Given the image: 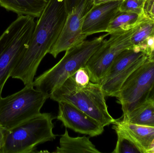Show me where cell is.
I'll list each match as a JSON object with an SVG mask.
<instances>
[{
    "label": "cell",
    "instance_id": "obj_1",
    "mask_svg": "<svg viewBox=\"0 0 154 153\" xmlns=\"http://www.w3.org/2000/svg\"><path fill=\"white\" fill-rule=\"evenodd\" d=\"M67 0H48L36 23L29 46L11 77L32 84L41 62L57 40L68 14Z\"/></svg>",
    "mask_w": 154,
    "mask_h": 153
},
{
    "label": "cell",
    "instance_id": "obj_2",
    "mask_svg": "<svg viewBox=\"0 0 154 153\" xmlns=\"http://www.w3.org/2000/svg\"><path fill=\"white\" fill-rule=\"evenodd\" d=\"M49 98L58 102L70 103L104 127L113 125L116 120L109 112L106 96L99 84L90 82L86 86H79L71 76L53 90Z\"/></svg>",
    "mask_w": 154,
    "mask_h": 153
},
{
    "label": "cell",
    "instance_id": "obj_3",
    "mask_svg": "<svg viewBox=\"0 0 154 153\" xmlns=\"http://www.w3.org/2000/svg\"><path fill=\"white\" fill-rule=\"evenodd\" d=\"M108 36L106 33L69 49L58 63L34 80L33 87L50 95L68 78L74 75L78 69L86 66L88 60Z\"/></svg>",
    "mask_w": 154,
    "mask_h": 153
},
{
    "label": "cell",
    "instance_id": "obj_4",
    "mask_svg": "<svg viewBox=\"0 0 154 153\" xmlns=\"http://www.w3.org/2000/svg\"><path fill=\"white\" fill-rule=\"evenodd\" d=\"M29 15H18L0 37V99L7 80L29 46L36 22Z\"/></svg>",
    "mask_w": 154,
    "mask_h": 153
},
{
    "label": "cell",
    "instance_id": "obj_5",
    "mask_svg": "<svg viewBox=\"0 0 154 153\" xmlns=\"http://www.w3.org/2000/svg\"><path fill=\"white\" fill-rule=\"evenodd\" d=\"M54 119L51 113H41L7 129L2 153L33 152L39 145L56 139Z\"/></svg>",
    "mask_w": 154,
    "mask_h": 153
},
{
    "label": "cell",
    "instance_id": "obj_6",
    "mask_svg": "<svg viewBox=\"0 0 154 153\" xmlns=\"http://www.w3.org/2000/svg\"><path fill=\"white\" fill-rule=\"evenodd\" d=\"M49 94L25 85L21 90L0 99V125L11 129L39 115Z\"/></svg>",
    "mask_w": 154,
    "mask_h": 153
},
{
    "label": "cell",
    "instance_id": "obj_7",
    "mask_svg": "<svg viewBox=\"0 0 154 153\" xmlns=\"http://www.w3.org/2000/svg\"><path fill=\"white\" fill-rule=\"evenodd\" d=\"M137 25L129 30L110 34L109 39L105 40L91 57L86 66L91 82L100 84L116 57L124 50L134 47L131 38Z\"/></svg>",
    "mask_w": 154,
    "mask_h": 153
},
{
    "label": "cell",
    "instance_id": "obj_8",
    "mask_svg": "<svg viewBox=\"0 0 154 153\" xmlns=\"http://www.w3.org/2000/svg\"><path fill=\"white\" fill-rule=\"evenodd\" d=\"M154 85V61L147 59L126 80L116 98L123 111V119L148 99Z\"/></svg>",
    "mask_w": 154,
    "mask_h": 153
},
{
    "label": "cell",
    "instance_id": "obj_9",
    "mask_svg": "<svg viewBox=\"0 0 154 153\" xmlns=\"http://www.w3.org/2000/svg\"><path fill=\"white\" fill-rule=\"evenodd\" d=\"M93 6V0H81L69 12L61 33L49 54L57 58L61 52L86 40L88 37L82 33V26L87 14Z\"/></svg>",
    "mask_w": 154,
    "mask_h": 153
},
{
    "label": "cell",
    "instance_id": "obj_10",
    "mask_svg": "<svg viewBox=\"0 0 154 153\" xmlns=\"http://www.w3.org/2000/svg\"><path fill=\"white\" fill-rule=\"evenodd\" d=\"M57 118L66 128L91 137L103 134L104 127L97 120L70 103L59 102Z\"/></svg>",
    "mask_w": 154,
    "mask_h": 153
},
{
    "label": "cell",
    "instance_id": "obj_11",
    "mask_svg": "<svg viewBox=\"0 0 154 153\" xmlns=\"http://www.w3.org/2000/svg\"><path fill=\"white\" fill-rule=\"evenodd\" d=\"M123 1H114L94 5L83 22L82 33L87 37L106 32L109 23L119 11Z\"/></svg>",
    "mask_w": 154,
    "mask_h": 153
},
{
    "label": "cell",
    "instance_id": "obj_12",
    "mask_svg": "<svg viewBox=\"0 0 154 153\" xmlns=\"http://www.w3.org/2000/svg\"><path fill=\"white\" fill-rule=\"evenodd\" d=\"M113 129L126 137L141 153H147L154 139V127L133 124L117 119L113 124Z\"/></svg>",
    "mask_w": 154,
    "mask_h": 153
},
{
    "label": "cell",
    "instance_id": "obj_13",
    "mask_svg": "<svg viewBox=\"0 0 154 153\" xmlns=\"http://www.w3.org/2000/svg\"><path fill=\"white\" fill-rule=\"evenodd\" d=\"M146 54L142 56L131 65L113 75L104 79L100 84L106 97H116L128 77L148 59Z\"/></svg>",
    "mask_w": 154,
    "mask_h": 153
},
{
    "label": "cell",
    "instance_id": "obj_14",
    "mask_svg": "<svg viewBox=\"0 0 154 153\" xmlns=\"http://www.w3.org/2000/svg\"><path fill=\"white\" fill-rule=\"evenodd\" d=\"M48 0H0V5L18 15L40 16Z\"/></svg>",
    "mask_w": 154,
    "mask_h": 153
},
{
    "label": "cell",
    "instance_id": "obj_15",
    "mask_svg": "<svg viewBox=\"0 0 154 153\" xmlns=\"http://www.w3.org/2000/svg\"><path fill=\"white\" fill-rule=\"evenodd\" d=\"M56 153H93L100 152L86 136L71 137L67 129L60 139L59 146L57 147Z\"/></svg>",
    "mask_w": 154,
    "mask_h": 153
},
{
    "label": "cell",
    "instance_id": "obj_16",
    "mask_svg": "<svg viewBox=\"0 0 154 153\" xmlns=\"http://www.w3.org/2000/svg\"><path fill=\"white\" fill-rule=\"evenodd\" d=\"M144 54L138 46H134L132 48L124 50L116 57L103 80L110 78L123 71Z\"/></svg>",
    "mask_w": 154,
    "mask_h": 153
},
{
    "label": "cell",
    "instance_id": "obj_17",
    "mask_svg": "<svg viewBox=\"0 0 154 153\" xmlns=\"http://www.w3.org/2000/svg\"><path fill=\"white\" fill-rule=\"evenodd\" d=\"M122 120L133 124L154 127V101L147 99Z\"/></svg>",
    "mask_w": 154,
    "mask_h": 153
},
{
    "label": "cell",
    "instance_id": "obj_18",
    "mask_svg": "<svg viewBox=\"0 0 154 153\" xmlns=\"http://www.w3.org/2000/svg\"><path fill=\"white\" fill-rule=\"evenodd\" d=\"M145 18V16H140L132 13L119 11L109 23L106 33L109 35L116 31L134 28Z\"/></svg>",
    "mask_w": 154,
    "mask_h": 153
},
{
    "label": "cell",
    "instance_id": "obj_19",
    "mask_svg": "<svg viewBox=\"0 0 154 153\" xmlns=\"http://www.w3.org/2000/svg\"><path fill=\"white\" fill-rule=\"evenodd\" d=\"M154 35V22L145 17L132 34L131 43L134 46L139 47L147 38Z\"/></svg>",
    "mask_w": 154,
    "mask_h": 153
},
{
    "label": "cell",
    "instance_id": "obj_20",
    "mask_svg": "<svg viewBox=\"0 0 154 153\" xmlns=\"http://www.w3.org/2000/svg\"><path fill=\"white\" fill-rule=\"evenodd\" d=\"M146 0H124L120 7L119 11L136 13L140 16H145L144 7Z\"/></svg>",
    "mask_w": 154,
    "mask_h": 153
},
{
    "label": "cell",
    "instance_id": "obj_21",
    "mask_svg": "<svg viewBox=\"0 0 154 153\" xmlns=\"http://www.w3.org/2000/svg\"><path fill=\"white\" fill-rule=\"evenodd\" d=\"M117 141L113 153H140L139 150L126 137L119 134L116 133Z\"/></svg>",
    "mask_w": 154,
    "mask_h": 153
},
{
    "label": "cell",
    "instance_id": "obj_22",
    "mask_svg": "<svg viewBox=\"0 0 154 153\" xmlns=\"http://www.w3.org/2000/svg\"><path fill=\"white\" fill-rule=\"evenodd\" d=\"M72 76L76 83L79 86H86L91 82L89 74L86 66L78 69Z\"/></svg>",
    "mask_w": 154,
    "mask_h": 153
},
{
    "label": "cell",
    "instance_id": "obj_23",
    "mask_svg": "<svg viewBox=\"0 0 154 153\" xmlns=\"http://www.w3.org/2000/svg\"><path fill=\"white\" fill-rule=\"evenodd\" d=\"M139 47L149 57L154 51V35L147 38Z\"/></svg>",
    "mask_w": 154,
    "mask_h": 153
},
{
    "label": "cell",
    "instance_id": "obj_24",
    "mask_svg": "<svg viewBox=\"0 0 154 153\" xmlns=\"http://www.w3.org/2000/svg\"><path fill=\"white\" fill-rule=\"evenodd\" d=\"M146 18L154 22V0H146L144 7Z\"/></svg>",
    "mask_w": 154,
    "mask_h": 153
},
{
    "label": "cell",
    "instance_id": "obj_25",
    "mask_svg": "<svg viewBox=\"0 0 154 153\" xmlns=\"http://www.w3.org/2000/svg\"><path fill=\"white\" fill-rule=\"evenodd\" d=\"M7 129L0 125V153H2Z\"/></svg>",
    "mask_w": 154,
    "mask_h": 153
},
{
    "label": "cell",
    "instance_id": "obj_26",
    "mask_svg": "<svg viewBox=\"0 0 154 153\" xmlns=\"http://www.w3.org/2000/svg\"><path fill=\"white\" fill-rule=\"evenodd\" d=\"M80 1L81 0H67L69 12L75 6L78 5Z\"/></svg>",
    "mask_w": 154,
    "mask_h": 153
},
{
    "label": "cell",
    "instance_id": "obj_27",
    "mask_svg": "<svg viewBox=\"0 0 154 153\" xmlns=\"http://www.w3.org/2000/svg\"><path fill=\"white\" fill-rule=\"evenodd\" d=\"M119 1H124V0H93V3H94V5H97L100 4L108 2Z\"/></svg>",
    "mask_w": 154,
    "mask_h": 153
},
{
    "label": "cell",
    "instance_id": "obj_28",
    "mask_svg": "<svg viewBox=\"0 0 154 153\" xmlns=\"http://www.w3.org/2000/svg\"><path fill=\"white\" fill-rule=\"evenodd\" d=\"M146 153H154V139L150 144Z\"/></svg>",
    "mask_w": 154,
    "mask_h": 153
},
{
    "label": "cell",
    "instance_id": "obj_29",
    "mask_svg": "<svg viewBox=\"0 0 154 153\" xmlns=\"http://www.w3.org/2000/svg\"><path fill=\"white\" fill-rule=\"evenodd\" d=\"M148 99H151L154 101V85L149 93Z\"/></svg>",
    "mask_w": 154,
    "mask_h": 153
},
{
    "label": "cell",
    "instance_id": "obj_30",
    "mask_svg": "<svg viewBox=\"0 0 154 153\" xmlns=\"http://www.w3.org/2000/svg\"><path fill=\"white\" fill-rule=\"evenodd\" d=\"M148 60L149 61H154V51L151 54V55L148 57Z\"/></svg>",
    "mask_w": 154,
    "mask_h": 153
}]
</instances>
